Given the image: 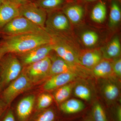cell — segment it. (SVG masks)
<instances>
[{"label": "cell", "mask_w": 121, "mask_h": 121, "mask_svg": "<svg viewBox=\"0 0 121 121\" xmlns=\"http://www.w3.org/2000/svg\"><path fill=\"white\" fill-rule=\"evenodd\" d=\"M53 99L52 96L47 94H43L39 96L36 106L38 112L47 109L52 103Z\"/></svg>", "instance_id": "83f0119b"}, {"label": "cell", "mask_w": 121, "mask_h": 121, "mask_svg": "<svg viewBox=\"0 0 121 121\" xmlns=\"http://www.w3.org/2000/svg\"><path fill=\"white\" fill-rule=\"evenodd\" d=\"M2 121H16L13 111L11 110H9L5 115Z\"/></svg>", "instance_id": "f546056e"}, {"label": "cell", "mask_w": 121, "mask_h": 121, "mask_svg": "<svg viewBox=\"0 0 121 121\" xmlns=\"http://www.w3.org/2000/svg\"><path fill=\"white\" fill-rule=\"evenodd\" d=\"M121 11L118 3L113 0L111 4L109 23L111 27L117 26L121 21Z\"/></svg>", "instance_id": "44dd1931"}, {"label": "cell", "mask_w": 121, "mask_h": 121, "mask_svg": "<svg viewBox=\"0 0 121 121\" xmlns=\"http://www.w3.org/2000/svg\"><path fill=\"white\" fill-rule=\"evenodd\" d=\"M32 83L24 72L21 73L4 91L3 98L6 104H10L18 95L30 89Z\"/></svg>", "instance_id": "52a82bcc"}, {"label": "cell", "mask_w": 121, "mask_h": 121, "mask_svg": "<svg viewBox=\"0 0 121 121\" xmlns=\"http://www.w3.org/2000/svg\"><path fill=\"white\" fill-rule=\"evenodd\" d=\"M20 16L45 29V23L47 13L36 5L34 2L29 1L26 4L20 5Z\"/></svg>", "instance_id": "ba28073f"}, {"label": "cell", "mask_w": 121, "mask_h": 121, "mask_svg": "<svg viewBox=\"0 0 121 121\" xmlns=\"http://www.w3.org/2000/svg\"><path fill=\"white\" fill-rule=\"evenodd\" d=\"M79 77L76 74L70 73H62L52 76L44 83L43 89L48 91L58 89Z\"/></svg>", "instance_id": "5bb4252c"}, {"label": "cell", "mask_w": 121, "mask_h": 121, "mask_svg": "<svg viewBox=\"0 0 121 121\" xmlns=\"http://www.w3.org/2000/svg\"><path fill=\"white\" fill-rule=\"evenodd\" d=\"M70 28V21L62 11L59 10L47 13L45 29L48 32L63 35Z\"/></svg>", "instance_id": "8992f818"}, {"label": "cell", "mask_w": 121, "mask_h": 121, "mask_svg": "<svg viewBox=\"0 0 121 121\" xmlns=\"http://www.w3.org/2000/svg\"><path fill=\"white\" fill-rule=\"evenodd\" d=\"M6 0H0V8L1 7L2 5L3 4Z\"/></svg>", "instance_id": "836d02e7"}, {"label": "cell", "mask_w": 121, "mask_h": 121, "mask_svg": "<svg viewBox=\"0 0 121 121\" xmlns=\"http://www.w3.org/2000/svg\"><path fill=\"white\" fill-rule=\"evenodd\" d=\"M85 105L82 102L73 99L65 101L60 104V110L66 114H74L79 112L84 109Z\"/></svg>", "instance_id": "ac0fdd59"}, {"label": "cell", "mask_w": 121, "mask_h": 121, "mask_svg": "<svg viewBox=\"0 0 121 121\" xmlns=\"http://www.w3.org/2000/svg\"><path fill=\"white\" fill-rule=\"evenodd\" d=\"M119 1H121V0H119Z\"/></svg>", "instance_id": "74e56055"}, {"label": "cell", "mask_w": 121, "mask_h": 121, "mask_svg": "<svg viewBox=\"0 0 121 121\" xmlns=\"http://www.w3.org/2000/svg\"><path fill=\"white\" fill-rule=\"evenodd\" d=\"M101 50L98 49H84L79 51L78 59L80 65L91 70L103 59Z\"/></svg>", "instance_id": "8fae6325"}, {"label": "cell", "mask_w": 121, "mask_h": 121, "mask_svg": "<svg viewBox=\"0 0 121 121\" xmlns=\"http://www.w3.org/2000/svg\"><path fill=\"white\" fill-rule=\"evenodd\" d=\"M92 117L93 121H108L104 108L99 103H95L93 106Z\"/></svg>", "instance_id": "4316f807"}, {"label": "cell", "mask_w": 121, "mask_h": 121, "mask_svg": "<svg viewBox=\"0 0 121 121\" xmlns=\"http://www.w3.org/2000/svg\"><path fill=\"white\" fill-rule=\"evenodd\" d=\"M6 54H7V52L4 48L0 44V60Z\"/></svg>", "instance_id": "d6a6232c"}, {"label": "cell", "mask_w": 121, "mask_h": 121, "mask_svg": "<svg viewBox=\"0 0 121 121\" xmlns=\"http://www.w3.org/2000/svg\"><path fill=\"white\" fill-rule=\"evenodd\" d=\"M52 38L45 30L2 38L0 41L7 53L16 55L28 52L41 45L51 43Z\"/></svg>", "instance_id": "6da1fadb"}, {"label": "cell", "mask_w": 121, "mask_h": 121, "mask_svg": "<svg viewBox=\"0 0 121 121\" xmlns=\"http://www.w3.org/2000/svg\"><path fill=\"white\" fill-rule=\"evenodd\" d=\"M34 3L47 12L60 10L66 3L65 0H35Z\"/></svg>", "instance_id": "d6986e66"}, {"label": "cell", "mask_w": 121, "mask_h": 121, "mask_svg": "<svg viewBox=\"0 0 121 121\" xmlns=\"http://www.w3.org/2000/svg\"><path fill=\"white\" fill-rule=\"evenodd\" d=\"M73 86L72 84H67L58 88L54 94L56 102L60 103L66 101L70 95Z\"/></svg>", "instance_id": "603a6c76"}, {"label": "cell", "mask_w": 121, "mask_h": 121, "mask_svg": "<svg viewBox=\"0 0 121 121\" xmlns=\"http://www.w3.org/2000/svg\"><path fill=\"white\" fill-rule=\"evenodd\" d=\"M23 65L16 55L7 53L0 60V78L2 85L9 84L21 73Z\"/></svg>", "instance_id": "277c9868"}, {"label": "cell", "mask_w": 121, "mask_h": 121, "mask_svg": "<svg viewBox=\"0 0 121 121\" xmlns=\"http://www.w3.org/2000/svg\"><path fill=\"white\" fill-rule=\"evenodd\" d=\"M112 59H102L93 69L91 73L98 78H112L115 75L112 69Z\"/></svg>", "instance_id": "9a60e30c"}, {"label": "cell", "mask_w": 121, "mask_h": 121, "mask_svg": "<svg viewBox=\"0 0 121 121\" xmlns=\"http://www.w3.org/2000/svg\"><path fill=\"white\" fill-rule=\"evenodd\" d=\"M88 2H93V1H95L97 0H86Z\"/></svg>", "instance_id": "e575fe53"}, {"label": "cell", "mask_w": 121, "mask_h": 121, "mask_svg": "<svg viewBox=\"0 0 121 121\" xmlns=\"http://www.w3.org/2000/svg\"><path fill=\"white\" fill-rule=\"evenodd\" d=\"M74 93L76 97L86 101H90L91 98L90 90L84 84H79L76 86L74 88Z\"/></svg>", "instance_id": "484cf974"}, {"label": "cell", "mask_w": 121, "mask_h": 121, "mask_svg": "<svg viewBox=\"0 0 121 121\" xmlns=\"http://www.w3.org/2000/svg\"><path fill=\"white\" fill-rule=\"evenodd\" d=\"M116 117L117 121H121V108L120 107L117 109L116 112Z\"/></svg>", "instance_id": "1f68e13d"}, {"label": "cell", "mask_w": 121, "mask_h": 121, "mask_svg": "<svg viewBox=\"0 0 121 121\" xmlns=\"http://www.w3.org/2000/svg\"><path fill=\"white\" fill-rule=\"evenodd\" d=\"M48 33L52 38L51 44L53 51L66 62L80 65L78 59L79 51H78L71 41L63 35Z\"/></svg>", "instance_id": "7a4b0ae2"}, {"label": "cell", "mask_w": 121, "mask_h": 121, "mask_svg": "<svg viewBox=\"0 0 121 121\" xmlns=\"http://www.w3.org/2000/svg\"><path fill=\"white\" fill-rule=\"evenodd\" d=\"M112 69L115 75L119 78L121 76V59L120 58H117L113 60Z\"/></svg>", "instance_id": "f1b7e54d"}, {"label": "cell", "mask_w": 121, "mask_h": 121, "mask_svg": "<svg viewBox=\"0 0 121 121\" xmlns=\"http://www.w3.org/2000/svg\"><path fill=\"white\" fill-rule=\"evenodd\" d=\"M35 97L30 95L22 99L17 104L16 114L19 121H28L34 109Z\"/></svg>", "instance_id": "4fadbf2b"}, {"label": "cell", "mask_w": 121, "mask_h": 121, "mask_svg": "<svg viewBox=\"0 0 121 121\" xmlns=\"http://www.w3.org/2000/svg\"><path fill=\"white\" fill-rule=\"evenodd\" d=\"M107 7L105 3L100 1L93 7L91 17L94 22L101 23L104 22L107 15Z\"/></svg>", "instance_id": "ffe728a7"}, {"label": "cell", "mask_w": 121, "mask_h": 121, "mask_svg": "<svg viewBox=\"0 0 121 121\" xmlns=\"http://www.w3.org/2000/svg\"><path fill=\"white\" fill-rule=\"evenodd\" d=\"M29 0L30 1H32V2H34L35 0Z\"/></svg>", "instance_id": "8d00e7d4"}, {"label": "cell", "mask_w": 121, "mask_h": 121, "mask_svg": "<svg viewBox=\"0 0 121 121\" xmlns=\"http://www.w3.org/2000/svg\"><path fill=\"white\" fill-rule=\"evenodd\" d=\"M2 108L0 106V115L1 114V113H2Z\"/></svg>", "instance_id": "d590c367"}, {"label": "cell", "mask_w": 121, "mask_h": 121, "mask_svg": "<svg viewBox=\"0 0 121 121\" xmlns=\"http://www.w3.org/2000/svg\"><path fill=\"white\" fill-rule=\"evenodd\" d=\"M62 12L70 22L73 24H77L82 19L84 10L81 5L74 4L63 7Z\"/></svg>", "instance_id": "e0dca14e"}, {"label": "cell", "mask_w": 121, "mask_h": 121, "mask_svg": "<svg viewBox=\"0 0 121 121\" xmlns=\"http://www.w3.org/2000/svg\"><path fill=\"white\" fill-rule=\"evenodd\" d=\"M45 30L20 15L12 20L1 29L0 31V37L3 38L40 32Z\"/></svg>", "instance_id": "3957f363"}, {"label": "cell", "mask_w": 121, "mask_h": 121, "mask_svg": "<svg viewBox=\"0 0 121 121\" xmlns=\"http://www.w3.org/2000/svg\"><path fill=\"white\" fill-rule=\"evenodd\" d=\"M51 65L50 56L26 66L24 73L32 82H39L49 77Z\"/></svg>", "instance_id": "9c48e42d"}, {"label": "cell", "mask_w": 121, "mask_h": 121, "mask_svg": "<svg viewBox=\"0 0 121 121\" xmlns=\"http://www.w3.org/2000/svg\"><path fill=\"white\" fill-rule=\"evenodd\" d=\"M103 92L107 99L109 101H114L119 95V89L116 84L113 83H108L103 87Z\"/></svg>", "instance_id": "cb8c5ba5"}, {"label": "cell", "mask_w": 121, "mask_h": 121, "mask_svg": "<svg viewBox=\"0 0 121 121\" xmlns=\"http://www.w3.org/2000/svg\"><path fill=\"white\" fill-rule=\"evenodd\" d=\"M121 44L118 36L114 37L107 45L101 50L104 58H117L121 54Z\"/></svg>", "instance_id": "2e32d148"}, {"label": "cell", "mask_w": 121, "mask_h": 121, "mask_svg": "<svg viewBox=\"0 0 121 121\" xmlns=\"http://www.w3.org/2000/svg\"><path fill=\"white\" fill-rule=\"evenodd\" d=\"M51 65L49 76L62 73H70L76 74L79 77H86L91 73L90 70L79 64L68 62L61 58L57 55L49 56Z\"/></svg>", "instance_id": "5b68a950"}, {"label": "cell", "mask_w": 121, "mask_h": 121, "mask_svg": "<svg viewBox=\"0 0 121 121\" xmlns=\"http://www.w3.org/2000/svg\"><path fill=\"white\" fill-rule=\"evenodd\" d=\"M28 121H55L56 114L54 110L47 109L37 112Z\"/></svg>", "instance_id": "7402d4cb"}, {"label": "cell", "mask_w": 121, "mask_h": 121, "mask_svg": "<svg viewBox=\"0 0 121 121\" xmlns=\"http://www.w3.org/2000/svg\"><path fill=\"white\" fill-rule=\"evenodd\" d=\"M9 0L20 6L24 4H26L27 2L29 1V0Z\"/></svg>", "instance_id": "4dcf8cb0"}, {"label": "cell", "mask_w": 121, "mask_h": 121, "mask_svg": "<svg viewBox=\"0 0 121 121\" xmlns=\"http://www.w3.org/2000/svg\"><path fill=\"white\" fill-rule=\"evenodd\" d=\"M52 50L51 44H45L34 48L30 51L17 55L22 65L27 66L43 59L49 56Z\"/></svg>", "instance_id": "30bf717a"}, {"label": "cell", "mask_w": 121, "mask_h": 121, "mask_svg": "<svg viewBox=\"0 0 121 121\" xmlns=\"http://www.w3.org/2000/svg\"><path fill=\"white\" fill-rule=\"evenodd\" d=\"M20 5L6 0L0 8V31L15 17L20 16Z\"/></svg>", "instance_id": "7c38bea8"}, {"label": "cell", "mask_w": 121, "mask_h": 121, "mask_svg": "<svg viewBox=\"0 0 121 121\" xmlns=\"http://www.w3.org/2000/svg\"><path fill=\"white\" fill-rule=\"evenodd\" d=\"M81 39L83 43L88 47H93L97 43L99 36L95 32L87 31L82 33Z\"/></svg>", "instance_id": "d4e9b609"}]
</instances>
